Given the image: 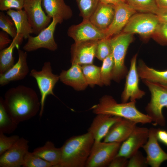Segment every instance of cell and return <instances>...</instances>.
Instances as JSON below:
<instances>
[{
	"label": "cell",
	"mask_w": 167,
	"mask_h": 167,
	"mask_svg": "<svg viewBox=\"0 0 167 167\" xmlns=\"http://www.w3.org/2000/svg\"><path fill=\"white\" fill-rule=\"evenodd\" d=\"M2 101L7 112L18 125L34 117L40 110V101L36 93L24 85L9 89Z\"/></svg>",
	"instance_id": "obj_1"
},
{
	"label": "cell",
	"mask_w": 167,
	"mask_h": 167,
	"mask_svg": "<svg viewBox=\"0 0 167 167\" xmlns=\"http://www.w3.org/2000/svg\"><path fill=\"white\" fill-rule=\"evenodd\" d=\"M94 141L88 132L67 139L61 148L59 167H85Z\"/></svg>",
	"instance_id": "obj_2"
},
{
	"label": "cell",
	"mask_w": 167,
	"mask_h": 167,
	"mask_svg": "<svg viewBox=\"0 0 167 167\" xmlns=\"http://www.w3.org/2000/svg\"><path fill=\"white\" fill-rule=\"evenodd\" d=\"M136 101L118 103L113 97L105 95L100 99L99 102L91 108L96 114H104L126 119L142 124L152 122L150 118L137 108Z\"/></svg>",
	"instance_id": "obj_3"
},
{
	"label": "cell",
	"mask_w": 167,
	"mask_h": 167,
	"mask_svg": "<svg viewBox=\"0 0 167 167\" xmlns=\"http://www.w3.org/2000/svg\"><path fill=\"white\" fill-rule=\"evenodd\" d=\"M151 94L149 102L145 110L154 125L164 126L166 120L162 113V109L167 108V85L143 80Z\"/></svg>",
	"instance_id": "obj_4"
},
{
	"label": "cell",
	"mask_w": 167,
	"mask_h": 167,
	"mask_svg": "<svg viewBox=\"0 0 167 167\" xmlns=\"http://www.w3.org/2000/svg\"><path fill=\"white\" fill-rule=\"evenodd\" d=\"M133 40V34L123 32L110 38L114 61L113 80L117 82H120L128 73L125 59L128 47Z\"/></svg>",
	"instance_id": "obj_5"
},
{
	"label": "cell",
	"mask_w": 167,
	"mask_h": 167,
	"mask_svg": "<svg viewBox=\"0 0 167 167\" xmlns=\"http://www.w3.org/2000/svg\"><path fill=\"white\" fill-rule=\"evenodd\" d=\"M161 20L155 14L135 13L130 18L122 32L137 34L144 37L153 36Z\"/></svg>",
	"instance_id": "obj_6"
},
{
	"label": "cell",
	"mask_w": 167,
	"mask_h": 167,
	"mask_svg": "<svg viewBox=\"0 0 167 167\" xmlns=\"http://www.w3.org/2000/svg\"><path fill=\"white\" fill-rule=\"evenodd\" d=\"M121 144L119 143L94 141L85 167H108L118 154Z\"/></svg>",
	"instance_id": "obj_7"
},
{
	"label": "cell",
	"mask_w": 167,
	"mask_h": 167,
	"mask_svg": "<svg viewBox=\"0 0 167 167\" xmlns=\"http://www.w3.org/2000/svg\"><path fill=\"white\" fill-rule=\"evenodd\" d=\"M30 75L36 80L40 93L41 108L39 115L41 117L43 113L47 96L50 95L55 96L53 89L59 79V76L53 73L51 63L49 62H45L40 71L34 69L32 70Z\"/></svg>",
	"instance_id": "obj_8"
},
{
	"label": "cell",
	"mask_w": 167,
	"mask_h": 167,
	"mask_svg": "<svg viewBox=\"0 0 167 167\" xmlns=\"http://www.w3.org/2000/svg\"><path fill=\"white\" fill-rule=\"evenodd\" d=\"M62 22L57 18H53L46 28L35 36H30L28 41L23 47L26 52H32L40 48H45L54 51L58 48V45L54 37V34L57 25Z\"/></svg>",
	"instance_id": "obj_9"
},
{
	"label": "cell",
	"mask_w": 167,
	"mask_h": 167,
	"mask_svg": "<svg viewBox=\"0 0 167 167\" xmlns=\"http://www.w3.org/2000/svg\"><path fill=\"white\" fill-rule=\"evenodd\" d=\"M23 9L33 33L36 35L48 27L52 21L43 10L41 0H25Z\"/></svg>",
	"instance_id": "obj_10"
},
{
	"label": "cell",
	"mask_w": 167,
	"mask_h": 167,
	"mask_svg": "<svg viewBox=\"0 0 167 167\" xmlns=\"http://www.w3.org/2000/svg\"><path fill=\"white\" fill-rule=\"evenodd\" d=\"M137 54L134 55L131 61L130 68L126 76V82L124 90L121 95V102L125 103L136 101L142 98L145 92L139 87V78L136 60Z\"/></svg>",
	"instance_id": "obj_11"
},
{
	"label": "cell",
	"mask_w": 167,
	"mask_h": 167,
	"mask_svg": "<svg viewBox=\"0 0 167 167\" xmlns=\"http://www.w3.org/2000/svg\"><path fill=\"white\" fill-rule=\"evenodd\" d=\"M67 34L75 43L98 41L105 37V32L96 27L89 19H83L80 23L71 26Z\"/></svg>",
	"instance_id": "obj_12"
},
{
	"label": "cell",
	"mask_w": 167,
	"mask_h": 167,
	"mask_svg": "<svg viewBox=\"0 0 167 167\" xmlns=\"http://www.w3.org/2000/svg\"><path fill=\"white\" fill-rule=\"evenodd\" d=\"M149 133V129L147 128L136 126L127 138L121 144L116 156L130 158L146 143Z\"/></svg>",
	"instance_id": "obj_13"
},
{
	"label": "cell",
	"mask_w": 167,
	"mask_h": 167,
	"mask_svg": "<svg viewBox=\"0 0 167 167\" xmlns=\"http://www.w3.org/2000/svg\"><path fill=\"white\" fill-rule=\"evenodd\" d=\"M28 142L24 138H20L12 147L0 155V167L23 166L24 156L28 151Z\"/></svg>",
	"instance_id": "obj_14"
},
{
	"label": "cell",
	"mask_w": 167,
	"mask_h": 167,
	"mask_svg": "<svg viewBox=\"0 0 167 167\" xmlns=\"http://www.w3.org/2000/svg\"><path fill=\"white\" fill-rule=\"evenodd\" d=\"M158 129L151 127L149 129L148 139L142 148L147 154L146 161L152 167H159L167 161V153L160 146L157 137Z\"/></svg>",
	"instance_id": "obj_15"
},
{
	"label": "cell",
	"mask_w": 167,
	"mask_h": 167,
	"mask_svg": "<svg viewBox=\"0 0 167 167\" xmlns=\"http://www.w3.org/2000/svg\"><path fill=\"white\" fill-rule=\"evenodd\" d=\"M113 6L114 15L111 23L105 32L106 38H111L113 36L119 34L131 17L136 12L124 1Z\"/></svg>",
	"instance_id": "obj_16"
},
{
	"label": "cell",
	"mask_w": 167,
	"mask_h": 167,
	"mask_svg": "<svg viewBox=\"0 0 167 167\" xmlns=\"http://www.w3.org/2000/svg\"><path fill=\"white\" fill-rule=\"evenodd\" d=\"M98 41H90L73 44L71 48V65L93 64Z\"/></svg>",
	"instance_id": "obj_17"
},
{
	"label": "cell",
	"mask_w": 167,
	"mask_h": 167,
	"mask_svg": "<svg viewBox=\"0 0 167 167\" xmlns=\"http://www.w3.org/2000/svg\"><path fill=\"white\" fill-rule=\"evenodd\" d=\"M18 52V59L17 62L7 71L0 74V85L1 86L11 81L24 79L29 72L27 52L19 49Z\"/></svg>",
	"instance_id": "obj_18"
},
{
	"label": "cell",
	"mask_w": 167,
	"mask_h": 167,
	"mask_svg": "<svg viewBox=\"0 0 167 167\" xmlns=\"http://www.w3.org/2000/svg\"><path fill=\"white\" fill-rule=\"evenodd\" d=\"M137 124L133 121L122 118L111 126L104 138L103 141L121 143L127 138Z\"/></svg>",
	"instance_id": "obj_19"
},
{
	"label": "cell",
	"mask_w": 167,
	"mask_h": 167,
	"mask_svg": "<svg viewBox=\"0 0 167 167\" xmlns=\"http://www.w3.org/2000/svg\"><path fill=\"white\" fill-rule=\"evenodd\" d=\"M96 115L88 132L92 135L95 142H98L101 141L111 126L122 118L104 114Z\"/></svg>",
	"instance_id": "obj_20"
},
{
	"label": "cell",
	"mask_w": 167,
	"mask_h": 167,
	"mask_svg": "<svg viewBox=\"0 0 167 167\" xmlns=\"http://www.w3.org/2000/svg\"><path fill=\"white\" fill-rule=\"evenodd\" d=\"M114 13L113 5L100 2L89 20L96 27L105 32L112 22Z\"/></svg>",
	"instance_id": "obj_21"
},
{
	"label": "cell",
	"mask_w": 167,
	"mask_h": 167,
	"mask_svg": "<svg viewBox=\"0 0 167 167\" xmlns=\"http://www.w3.org/2000/svg\"><path fill=\"white\" fill-rule=\"evenodd\" d=\"M59 79L63 83L78 91L85 89L88 86L83 75L81 66L74 64L67 70H62Z\"/></svg>",
	"instance_id": "obj_22"
},
{
	"label": "cell",
	"mask_w": 167,
	"mask_h": 167,
	"mask_svg": "<svg viewBox=\"0 0 167 167\" xmlns=\"http://www.w3.org/2000/svg\"><path fill=\"white\" fill-rule=\"evenodd\" d=\"M41 3L46 14L51 19L57 18L62 22L72 16L71 9L64 0H41Z\"/></svg>",
	"instance_id": "obj_23"
},
{
	"label": "cell",
	"mask_w": 167,
	"mask_h": 167,
	"mask_svg": "<svg viewBox=\"0 0 167 167\" xmlns=\"http://www.w3.org/2000/svg\"><path fill=\"white\" fill-rule=\"evenodd\" d=\"M6 14L13 20L16 29L17 35L24 39H28L33 31L23 10H17L10 9L7 11Z\"/></svg>",
	"instance_id": "obj_24"
},
{
	"label": "cell",
	"mask_w": 167,
	"mask_h": 167,
	"mask_svg": "<svg viewBox=\"0 0 167 167\" xmlns=\"http://www.w3.org/2000/svg\"><path fill=\"white\" fill-rule=\"evenodd\" d=\"M33 152L41 159L50 163L53 167H59L61 157L60 148H57L51 141L34 149Z\"/></svg>",
	"instance_id": "obj_25"
},
{
	"label": "cell",
	"mask_w": 167,
	"mask_h": 167,
	"mask_svg": "<svg viewBox=\"0 0 167 167\" xmlns=\"http://www.w3.org/2000/svg\"><path fill=\"white\" fill-rule=\"evenodd\" d=\"M137 70L139 77L142 80L167 85V70L155 69L148 66L141 60L139 61Z\"/></svg>",
	"instance_id": "obj_26"
},
{
	"label": "cell",
	"mask_w": 167,
	"mask_h": 167,
	"mask_svg": "<svg viewBox=\"0 0 167 167\" xmlns=\"http://www.w3.org/2000/svg\"><path fill=\"white\" fill-rule=\"evenodd\" d=\"M23 38L17 35L9 46L0 51V74L4 73L10 69L15 64V58L13 56L14 49H19Z\"/></svg>",
	"instance_id": "obj_27"
},
{
	"label": "cell",
	"mask_w": 167,
	"mask_h": 167,
	"mask_svg": "<svg viewBox=\"0 0 167 167\" xmlns=\"http://www.w3.org/2000/svg\"><path fill=\"white\" fill-rule=\"evenodd\" d=\"M84 77L88 85L93 87L95 85L102 86L103 84L101 76V67L93 64L81 66Z\"/></svg>",
	"instance_id": "obj_28"
},
{
	"label": "cell",
	"mask_w": 167,
	"mask_h": 167,
	"mask_svg": "<svg viewBox=\"0 0 167 167\" xmlns=\"http://www.w3.org/2000/svg\"><path fill=\"white\" fill-rule=\"evenodd\" d=\"M136 11L155 14L158 7L155 0H123Z\"/></svg>",
	"instance_id": "obj_29"
},
{
	"label": "cell",
	"mask_w": 167,
	"mask_h": 167,
	"mask_svg": "<svg viewBox=\"0 0 167 167\" xmlns=\"http://www.w3.org/2000/svg\"><path fill=\"white\" fill-rule=\"evenodd\" d=\"M16 124L9 115L3 104L2 98L0 99V132L10 134L17 127Z\"/></svg>",
	"instance_id": "obj_30"
},
{
	"label": "cell",
	"mask_w": 167,
	"mask_h": 167,
	"mask_svg": "<svg viewBox=\"0 0 167 167\" xmlns=\"http://www.w3.org/2000/svg\"><path fill=\"white\" fill-rule=\"evenodd\" d=\"M114 61L112 54H111L103 61L100 69L101 76L104 85H110L113 80Z\"/></svg>",
	"instance_id": "obj_31"
},
{
	"label": "cell",
	"mask_w": 167,
	"mask_h": 167,
	"mask_svg": "<svg viewBox=\"0 0 167 167\" xmlns=\"http://www.w3.org/2000/svg\"><path fill=\"white\" fill-rule=\"evenodd\" d=\"M76 2L83 19H89L100 0H76Z\"/></svg>",
	"instance_id": "obj_32"
},
{
	"label": "cell",
	"mask_w": 167,
	"mask_h": 167,
	"mask_svg": "<svg viewBox=\"0 0 167 167\" xmlns=\"http://www.w3.org/2000/svg\"><path fill=\"white\" fill-rule=\"evenodd\" d=\"M112 52L110 38H105L98 41L95 53L97 59L103 61Z\"/></svg>",
	"instance_id": "obj_33"
},
{
	"label": "cell",
	"mask_w": 167,
	"mask_h": 167,
	"mask_svg": "<svg viewBox=\"0 0 167 167\" xmlns=\"http://www.w3.org/2000/svg\"><path fill=\"white\" fill-rule=\"evenodd\" d=\"M24 167H53L50 163L28 151L24 158Z\"/></svg>",
	"instance_id": "obj_34"
},
{
	"label": "cell",
	"mask_w": 167,
	"mask_h": 167,
	"mask_svg": "<svg viewBox=\"0 0 167 167\" xmlns=\"http://www.w3.org/2000/svg\"><path fill=\"white\" fill-rule=\"evenodd\" d=\"M0 28L13 39L17 35L16 29L13 20L9 16L2 11L0 12Z\"/></svg>",
	"instance_id": "obj_35"
},
{
	"label": "cell",
	"mask_w": 167,
	"mask_h": 167,
	"mask_svg": "<svg viewBox=\"0 0 167 167\" xmlns=\"http://www.w3.org/2000/svg\"><path fill=\"white\" fill-rule=\"evenodd\" d=\"M19 138L16 135L7 137L0 132V155L9 149Z\"/></svg>",
	"instance_id": "obj_36"
},
{
	"label": "cell",
	"mask_w": 167,
	"mask_h": 167,
	"mask_svg": "<svg viewBox=\"0 0 167 167\" xmlns=\"http://www.w3.org/2000/svg\"><path fill=\"white\" fill-rule=\"evenodd\" d=\"M25 0H0V10L3 11L10 9L22 10Z\"/></svg>",
	"instance_id": "obj_37"
},
{
	"label": "cell",
	"mask_w": 167,
	"mask_h": 167,
	"mask_svg": "<svg viewBox=\"0 0 167 167\" xmlns=\"http://www.w3.org/2000/svg\"><path fill=\"white\" fill-rule=\"evenodd\" d=\"M129 159L127 167H146L148 165L146 157L139 151Z\"/></svg>",
	"instance_id": "obj_38"
},
{
	"label": "cell",
	"mask_w": 167,
	"mask_h": 167,
	"mask_svg": "<svg viewBox=\"0 0 167 167\" xmlns=\"http://www.w3.org/2000/svg\"><path fill=\"white\" fill-rule=\"evenodd\" d=\"M158 42L167 45V22L161 20L158 28L153 36Z\"/></svg>",
	"instance_id": "obj_39"
},
{
	"label": "cell",
	"mask_w": 167,
	"mask_h": 167,
	"mask_svg": "<svg viewBox=\"0 0 167 167\" xmlns=\"http://www.w3.org/2000/svg\"><path fill=\"white\" fill-rule=\"evenodd\" d=\"M128 160L126 157L116 156L112 161L108 167H127Z\"/></svg>",
	"instance_id": "obj_40"
},
{
	"label": "cell",
	"mask_w": 167,
	"mask_h": 167,
	"mask_svg": "<svg viewBox=\"0 0 167 167\" xmlns=\"http://www.w3.org/2000/svg\"><path fill=\"white\" fill-rule=\"evenodd\" d=\"M8 34L3 31H0V50H2L6 47L8 44L12 41L10 39Z\"/></svg>",
	"instance_id": "obj_41"
},
{
	"label": "cell",
	"mask_w": 167,
	"mask_h": 167,
	"mask_svg": "<svg viewBox=\"0 0 167 167\" xmlns=\"http://www.w3.org/2000/svg\"><path fill=\"white\" fill-rule=\"evenodd\" d=\"M157 137L158 141L167 146V131L158 129Z\"/></svg>",
	"instance_id": "obj_42"
},
{
	"label": "cell",
	"mask_w": 167,
	"mask_h": 167,
	"mask_svg": "<svg viewBox=\"0 0 167 167\" xmlns=\"http://www.w3.org/2000/svg\"><path fill=\"white\" fill-rule=\"evenodd\" d=\"M155 14L161 20L167 22V8H158Z\"/></svg>",
	"instance_id": "obj_43"
},
{
	"label": "cell",
	"mask_w": 167,
	"mask_h": 167,
	"mask_svg": "<svg viewBox=\"0 0 167 167\" xmlns=\"http://www.w3.org/2000/svg\"><path fill=\"white\" fill-rule=\"evenodd\" d=\"M123 0H100V2L102 3L110 4L113 6L115 5L122 1Z\"/></svg>",
	"instance_id": "obj_44"
},
{
	"label": "cell",
	"mask_w": 167,
	"mask_h": 167,
	"mask_svg": "<svg viewBox=\"0 0 167 167\" xmlns=\"http://www.w3.org/2000/svg\"><path fill=\"white\" fill-rule=\"evenodd\" d=\"M158 8H167V0H155Z\"/></svg>",
	"instance_id": "obj_45"
}]
</instances>
